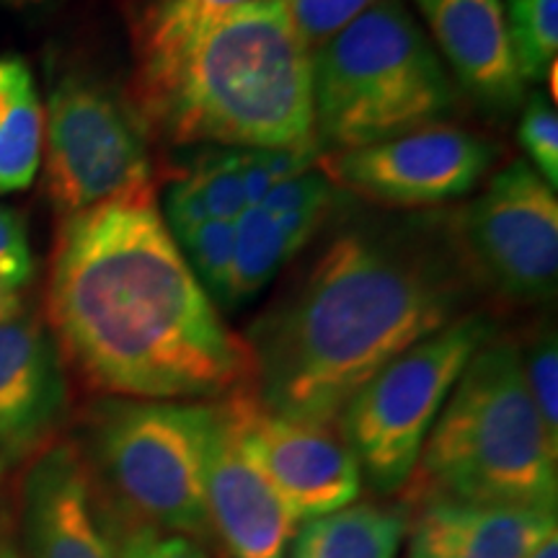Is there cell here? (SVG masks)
Wrapping results in <instances>:
<instances>
[{"mask_svg": "<svg viewBox=\"0 0 558 558\" xmlns=\"http://www.w3.org/2000/svg\"><path fill=\"white\" fill-rule=\"evenodd\" d=\"M215 401H140L104 396L86 416V458L120 518L207 543L205 497Z\"/></svg>", "mask_w": 558, "mask_h": 558, "instance_id": "8992f818", "label": "cell"}, {"mask_svg": "<svg viewBox=\"0 0 558 558\" xmlns=\"http://www.w3.org/2000/svg\"><path fill=\"white\" fill-rule=\"evenodd\" d=\"M460 90L403 0H375L313 50V137L320 156L439 124Z\"/></svg>", "mask_w": 558, "mask_h": 558, "instance_id": "5b68a950", "label": "cell"}, {"mask_svg": "<svg viewBox=\"0 0 558 558\" xmlns=\"http://www.w3.org/2000/svg\"><path fill=\"white\" fill-rule=\"evenodd\" d=\"M520 349L522 373L548 437L558 445V344L554 326H541Z\"/></svg>", "mask_w": 558, "mask_h": 558, "instance_id": "603a6c76", "label": "cell"}, {"mask_svg": "<svg viewBox=\"0 0 558 558\" xmlns=\"http://www.w3.org/2000/svg\"><path fill=\"white\" fill-rule=\"evenodd\" d=\"M427 21L432 45L481 109L512 114L525 101V83L509 45L501 0H414Z\"/></svg>", "mask_w": 558, "mask_h": 558, "instance_id": "9a60e30c", "label": "cell"}, {"mask_svg": "<svg viewBox=\"0 0 558 558\" xmlns=\"http://www.w3.org/2000/svg\"><path fill=\"white\" fill-rule=\"evenodd\" d=\"M530 558H558V533L550 535V538L543 543V546Z\"/></svg>", "mask_w": 558, "mask_h": 558, "instance_id": "4dcf8cb0", "label": "cell"}, {"mask_svg": "<svg viewBox=\"0 0 558 558\" xmlns=\"http://www.w3.org/2000/svg\"><path fill=\"white\" fill-rule=\"evenodd\" d=\"M148 135L209 148H318L313 50L288 0L235 5L130 83Z\"/></svg>", "mask_w": 558, "mask_h": 558, "instance_id": "3957f363", "label": "cell"}, {"mask_svg": "<svg viewBox=\"0 0 558 558\" xmlns=\"http://www.w3.org/2000/svg\"><path fill=\"white\" fill-rule=\"evenodd\" d=\"M0 558H21V556H19L16 546H13V543L9 541L5 546H0Z\"/></svg>", "mask_w": 558, "mask_h": 558, "instance_id": "836d02e7", "label": "cell"}, {"mask_svg": "<svg viewBox=\"0 0 558 558\" xmlns=\"http://www.w3.org/2000/svg\"><path fill=\"white\" fill-rule=\"evenodd\" d=\"M407 530L409 507L403 501H354L303 520L284 558H396Z\"/></svg>", "mask_w": 558, "mask_h": 558, "instance_id": "e0dca14e", "label": "cell"}, {"mask_svg": "<svg viewBox=\"0 0 558 558\" xmlns=\"http://www.w3.org/2000/svg\"><path fill=\"white\" fill-rule=\"evenodd\" d=\"M47 316L62 360L104 396L220 401L251 386L246 341L192 275L156 192L60 220Z\"/></svg>", "mask_w": 558, "mask_h": 558, "instance_id": "7a4b0ae2", "label": "cell"}, {"mask_svg": "<svg viewBox=\"0 0 558 558\" xmlns=\"http://www.w3.org/2000/svg\"><path fill=\"white\" fill-rule=\"evenodd\" d=\"M228 558H230V556H228Z\"/></svg>", "mask_w": 558, "mask_h": 558, "instance_id": "e575fe53", "label": "cell"}, {"mask_svg": "<svg viewBox=\"0 0 558 558\" xmlns=\"http://www.w3.org/2000/svg\"><path fill=\"white\" fill-rule=\"evenodd\" d=\"M68 414L65 360L34 311L0 324V473L52 445Z\"/></svg>", "mask_w": 558, "mask_h": 558, "instance_id": "7c38bea8", "label": "cell"}, {"mask_svg": "<svg viewBox=\"0 0 558 558\" xmlns=\"http://www.w3.org/2000/svg\"><path fill=\"white\" fill-rule=\"evenodd\" d=\"M9 512H5L3 505H0V546H5L9 543Z\"/></svg>", "mask_w": 558, "mask_h": 558, "instance_id": "d6a6232c", "label": "cell"}, {"mask_svg": "<svg viewBox=\"0 0 558 558\" xmlns=\"http://www.w3.org/2000/svg\"><path fill=\"white\" fill-rule=\"evenodd\" d=\"M21 311H24V300H21L19 290L0 277V324L13 318Z\"/></svg>", "mask_w": 558, "mask_h": 558, "instance_id": "f546056e", "label": "cell"}, {"mask_svg": "<svg viewBox=\"0 0 558 558\" xmlns=\"http://www.w3.org/2000/svg\"><path fill=\"white\" fill-rule=\"evenodd\" d=\"M239 177L243 184V194H246V205L262 207V202L269 194L275 179H271V173L262 166L256 150L239 148Z\"/></svg>", "mask_w": 558, "mask_h": 558, "instance_id": "f1b7e54d", "label": "cell"}, {"mask_svg": "<svg viewBox=\"0 0 558 558\" xmlns=\"http://www.w3.org/2000/svg\"><path fill=\"white\" fill-rule=\"evenodd\" d=\"M248 0H132L130 41L135 68L166 60L205 26Z\"/></svg>", "mask_w": 558, "mask_h": 558, "instance_id": "d6986e66", "label": "cell"}, {"mask_svg": "<svg viewBox=\"0 0 558 558\" xmlns=\"http://www.w3.org/2000/svg\"><path fill=\"white\" fill-rule=\"evenodd\" d=\"M403 505L448 497L556 512L558 445L543 427L514 341L488 339L439 411Z\"/></svg>", "mask_w": 558, "mask_h": 558, "instance_id": "277c9868", "label": "cell"}, {"mask_svg": "<svg viewBox=\"0 0 558 558\" xmlns=\"http://www.w3.org/2000/svg\"><path fill=\"white\" fill-rule=\"evenodd\" d=\"M277 218L264 207H246L233 220V264H230L228 308L246 303L267 288L284 262L292 259Z\"/></svg>", "mask_w": 558, "mask_h": 558, "instance_id": "ffe728a7", "label": "cell"}, {"mask_svg": "<svg viewBox=\"0 0 558 558\" xmlns=\"http://www.w3.org/2000/svg\"><path fill=\"white\" fill-rule=\"evenodd\" d=\"M494 337L486 311L465 313L390 360L349 399L337 427L373 492L390 497L407 486L458 378Z\"/></svg>", "mask_w": 558, "mask_h": 558, "instance_id": "52a82bcc", "label": "cell"}, {"mask_svg": "<svg viewBox=\"0 0 558 558\" xmlns=\"http://www.w3.org/2000/svg\"><path fill=\"white\" fill-rule=\"evenodd\" d=\"M21 527L29 558H117L107 505L81 445L54 442L32 458Z\"/></svg>", "mask_w": 558, "mask_h": 558, "instance_id": "4fadbf2b", "label": "cell"}, {"mask_svg": "<svg viewBox=\"0 0 558 558\" xmlns=\"http://www.w3.org/2000/svg\"><path fill=\"white\" fill-rule=\"evenodd\" d=\"M215 403L218 416L205 465V497L213 533L226 543L230 558H284L298 520L269 478L243 452L226 401Z\"/></svg>", "mask_w": 558, "mask_h": 558, "instance_id": "5bb4252c", "label": "cell"}, {"mask_svg": "<svg viewBox=\"0 0 558 558\" xmlns=\"http://www.w3.org/2000/svg\"><path fill=\"white\" fill-rule=\"evenodd\" d=\"M241 448L298 522L337 512L360 499L362 471L339 427L269 414L251 388L226 396Z\"/></svg>", "mask_w": 558, "mask_h": 558, "instance_id": "8fae6325", "label": "cell"}, {"mask_svg": "<svg viewBox=\"0 0 558 558\" xmlns=\"http://www.w3.org/2000/svg\"><path fill=\"white\" fill-rule=\"evenodd\" d=\"M45 184L62 218L156 192L150 135L128 94L94 73H62L45 109Z\"/></svg>", "mask_w": 558, "mask_h": 558, "instance_id": "ba28073f", "label": "cell"}, {"mask_svg": "<svg viewBox=\"0 0 558 558\" xmlns=\"http://www.w3.org/2000/svg\"><path fill=\"white\" fill-rule=\"evenodd\" d=\"M478 290L458 209L354 215L248 326L251 393L269 414L337 427L373 375L471 313Z\"/></svg>", "mask_w": 558, "mask_h": 558, "instance_id": "6da1fadb", "label": "cell"}, {"mask_svg": "<svg viewBox=\"0 0 558 558\" xmlns=\"http://www.w3.org/2000/svg\"><path fill=\"white\" fill-rule=\"evenodd\" d=\"M41 3H47V0H0V5H5V9H16V11L37 9Z\"/></svg>", "mask_w": 558, "mask_h": 558, "instance_id": "1f68e13d", "label": "cell"}, {"mask_svg": "<svg viewBox=\"0 0 558 558\" xmlns=\"http://www.w3.org/2000/svg\"><path fill=\"white\" fill-rule=\"evenodd\" d=\"M518 137L530 166L550 190H558V117L546 94H533L522 101Z\"/></svg>", "mask_w": 558, "mask_h": 558, "instance_id": "cb8c5ba5", "label": "cell"}, {"mask_svg": "<svg viewBox=\"0 0 558 558\" xmlns=\"http://www.w3.org/2000/svg\"><path fill=\"white\" fill-rule=\"evenodd\" d=\"M499 148L476 132L429 124L365 148L320 156L337 190L388 209H432L471 194L494 169Z\"/></svg>", "mask_w": 558, "mask_h": 558, "instance_id": "30bf717a", "label": "cell"}, {"mask_svg": "<svg viewBox=\"0 0 558 558\" xmlns=\"http://www.w3.org/2000/svg\"><path fill=\"white\" fill-rule=\"evenodd\" d=\"M458 233L481 288L520 303L556 295L558 199L527 160L494 173L458 209Z\"/></svg>", "mask_w": 558, "mask_h": 558, "instance_id": "9c48e42d", "label": "cell"}, {"mask_svg": "<svg viewBox=\"0 0 558 558\" xmlns=\"http://www.w3.org/2000/svg\"><path fill=\"white\" fill-rule=\"evenodd\" d=\"M0 277L21 290L34 277V254L24 220L11 207L0 205Z\"/></svg>", "mask_w": 558, "mask_h": 558, "instance_id": "83f0119b", "label": "cell"}, {"mask_svg": "<svg viewBox=\"0 0 558 558\" xmlns=\"http://www.w3.org/2000/svg\"><path fill=\"white\" fill-rule=\"evenodd\" d=\"M45 109L21 58H0V197L29 190L41 166Z\"/></svg>", "mask_w": 558, "mask_h": 558, "instance_id": "ac0fdd59", "label": "cell"}, {"mask_svg": "<svg viewBox=\"0 0 558 558\" xmlns=\"http://www.w3.org/2000/svg\"><path fill=\"white\" fill-rule=\"evenodd\" d=\"M117 558H213L205 543L190 538V535L169 533V530L153 527L148 522L120 518L111 522Z\"/></svg>", "mask_w": 558, "mask_h": 558, "instance_id": "d4e9b609", "label": "cell"}, {"mask_svg": "<svg viewBox=\"0 0 558 558\" xmlns=\"http://www.w3.org/2000/svg\"><path fill=\"white\" fill-rule=\"evenodd\" d=\"M507 29L522 83L546 81L558 52V0H509Z\"/></svg>", "mask_w": 558, "mask_h": 558, "instance_id": "44dd1931", "label": "cell"}, {"mask_svg": "<svg viewBox=\"0 0 558 558\" xmlns=\"http://www.w3.org/2000/svg\"><path fill=\"white\" fill-rule=\"evenodd\" d=\"M409 507V558H530L558 533L556 512L448 497Z\"/></svg>", "mask_w": 558, "mask_h": 558, "instance_id": "2e32d148", "label": "cell"}, {"mask_svg": "<svg viewBox=\"0 0 558 558\" xmlns=\"http://www.w3.org/2000/svg\"><path fill=\"white\" fill-rule=\"evenodd\" d=\"M173 241L190 264L192 275L218 308H228L230 264H233V220H202L197 226L173 228Z\"/></svg>", "mask_w": 558, "mask_h": 558, "instance_id": "7402d4cb", "label": "cell"}, {"mask_svg": "<svg viewBox=\"0 0 558 558\" xmlns=\"http://www.w3.org/2000/svg\"><path fill=\"white\" fill-rule=\"evenodd\" d=\"M333 197H337V186L324 173L311 169L275 181L262 207L269 209L271 215L295 213V209H329Z\"/></svg>", "mask_w": 558, "mask_h": 558, "instance_id": "4316f807", "label": "cell"}, {"mask_svg": "<svg viewBox=\"0 0 558 558\" xmlns=\"http://www.w3.org/2000/svg\"><path fill=\"white\" fill-rule=\"evenodd\" d=\"M373 3L375 0H288L292 19L311 50L344 29L349 21L357 19Z\"/></svg>", "mask_w": 558, "mask_h": 558, "instance_id": "484cf974", "label": "cell"}]
</instances>
